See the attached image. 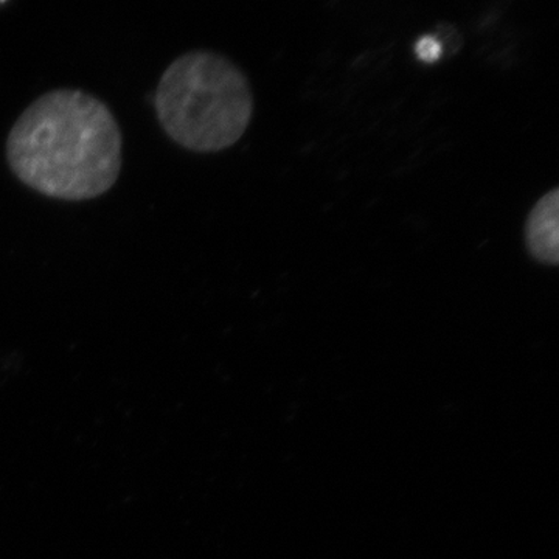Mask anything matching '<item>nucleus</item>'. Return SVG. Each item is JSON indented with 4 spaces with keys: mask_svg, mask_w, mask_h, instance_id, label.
<instances>
[{
    "mask_svg": "<svg viewBox=\"0 0 559 559\" xmlns=\"http://www.w3.org/2000/svg\"><path fill=\"white\" fill-rule=\"evenodd\" d=\"M525 246L538 263H559V190L544 194L525 221Z\"/></svg>",
    "mask_w": 559,
    "mask_h": 559,
    "instance_id": "obj_3",
    "label": "nucleus"
},
{
    "mask_svg": "<svg viewBox=\"0 0 559 559\" xmlns=\"http://www.w3.org/2000/svg\"><path fill=\"white\" fill-rule=\"evenodd\" d=\"M10 170L28 189L61 201H87L116 186L123 139L112 110L94 95L57 90L21 114L7 139Z\"/></svg>",
    "mask_w": 559,
    "mask_h": 559,
    "instance_id": "obj_1",
    "label": "nucleus"
},
{
    "mask_svg": "<svg viewBox=\"0 0 559 559\" xmlns=\"http://www.w3.org/2000/svg\"><path fill=\"white\" fill-rule=\"evenodd\" d=\"M415 51H417L419 60L425 62H433L440 58L441 46L439 40L428 36V38L418 40L417 47H415Z\"/></svg>",
    "mask_w": 559,
    "mask_h": 559,
    "instance_id": "obj_4",
    "label": "nucleus"
},
{
    "mask_svg": "<svg viewBox=\"0 0 559 559\" xmlns=\"http://www.w3.org/2000/svg\"><path fill=\"white\" fill-rule=\"evenodd\" d=\"M154 108L173 142L193 153H219L248 131L253 95L248 76L229 58L194 50L165 70Z\"/></svg>",
    "mask_w": 559,
    "mask_h": 559,
    "instance_id": "obj_2",
    "label": "nucleus"
}]
</instances>
